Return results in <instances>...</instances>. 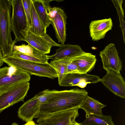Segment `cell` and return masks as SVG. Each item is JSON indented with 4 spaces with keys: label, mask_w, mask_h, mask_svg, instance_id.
I'll return each mask as SVG.
<instances>
[{
    "label": "cell",
    "mask_w": 125,
    "mask_h": 125,
    "mask_svg": "<svg viewBox=\"0 0 125 125\" xmlns=\"http://www.w3.org/2000/svg\"><path fill=\"white\" fill-rule=\"evenodd\" d=\"M113 26L110 18L92 21L90 24L89 30L92 40L97 41L104 39L107 32L112 30Z\"/></svg>",
    "instance_id": "4fadbf2b"
},
{
    "label": "cell",
    "mask_w": 125,
    "mask_h": 125,
    "mask_svg": "<svg viewBox=\"0 0 125 125\" xmlns=\"http://www.w3.org/2000/svg\"><path fill=\"white\" fill-rule=\"evenodd\" d=\"M99 55L104 69L106 71L111 70L116 73H120L122 63L114 44L111 43L108 44L100 52Z\"/></svg>",
    "instance_id": "9c48e42d"
},
{
    "label": "cell",
    "mask_w": 125,
    "mask_h": 125,
    "mask_svg": "<svg viewBox=\"0 0 125 125\" xmlns=\"http://www.w3.org/2000/svg\"><path fill=\"white\" fill-rule=\"evenodd\" d=\"M37 13L45 28L48 27L51 21L47 14L43 0H32Z\"/></svg>",
    "instance_id": "ffe728a7"
},
{
    "label": "cell",
    "mask_w": 125,
    "mask_h": 125,
    "mask_svg": "<svg viewBox=\"0 0 125 125\" xmlns=\"http://www.w3.org/2000/svg\"><path fill=\"white\" fill-rule=\"evenodd\" d=\"M56 51L54 54L48 55L49 59L55 60L63 58L71 59L79 56L85 52L79 46L70 44H62Z\"/></svg>",
    "instance_id": "9a60e30c"
},
{
    "label": "cell",
    "mask_w": 125,
    "mask_h": 125,
    "mask_svg": "<svg viewBox=\"0 0 125 125\" xmlns=\"http://www.w3.org/2000/svg\"><path fill=\"white\" fill-rule=\"evenodd\" d=\"M11 125H19L17 124L14 122L12 123V124Z\"/></svg>",
    "instance_id": "83f0119b"
},
{
    "label": "cell",
    "mask_w": 125,
    "mask_h": 125,
    "mask_svg": "<svg viewBox=\"0 0 125 125\" xmlns=\"http://www.w3.org/2000/svg\"><path fill=\"white\" fill-rule=\"evenodd\" d=\"M81 125H114L110 115H86V118Z\"/></svg>",
    "instance_id": "d6986e66"
},
{
    "label": "cell",
    "mask_w": 125,
    "mask_h": 125,
    "mask_svg": "<svg viewBox=\"0 0 125 125\" xmlns=\"http://www.w3.org/2000/svg\"><path fill=\"white\" fill-rule=\"evenodd\" d=\"M78 108L54 113L37 118L39 125H70L74 123L79 115Z\"/></svg>",
    "instance_id": "ba28073f"
},
{
    "label": "cell",
    "mask_w": 125,
    "mask_h": 125,
    "mask_svg": "<svg viewBox=\"0 0 125 125\" xmlns=\"http://www.w3.org/2000/svg\"><path fill=\"white\" fill-rule=\"evenodd\" d=\"M100 82L115 95L125 98V82L120 73L107 71L106 75L100 79Z\"/></svg>",
    "instance_id": "30bf717a"
},
{
    "label": "cell",
    "mask_w": 125,
    "mask_h": 125,
    "mask_svg": "<svg viewBox=\"0 0 125 125\" xmlns=\"http://www.w3.org/2000/svg\"><path fill=\"white\" fill-rule=\"evenodd\" d=\"M104 105L88 95L83 102L80 108L84 110L86 115H95L99 116L103 115L102 109L105 107Z\"/></svg>",
    "instance_id": "e0dca14e"
},
{
    "label": "cell",
    "mask_w": 125,
    "mask_h": 125,
    "mask_svg": "<svg viewBox=\"0 0 125 125\" xmlns=\"http://www.w3.org/2000/svg\"><path fill=\"white\" fill-rule=\"evenodd\" d=\"M85 90L75 88L57 91L47 102L40 104L39 112L34 118H38L59 112L80 107L88 95Z\"/></svg>",
    "instance_id": "6da1fadb"
},
{
    "label": "cell",
    "mask_w": 125,
    "mask_h": 125,
    "mask_svg": "<svg viewBox=\"0 0 125 125\" xmlns=\"http://www.w3.org/2000/svg\"><path fill=\"white\" fill-rule=\"evenodd\" d=\"M49 63L56 71L59 84L66 74V65L59 60H52Z\"/></svg>",
    "instance_id": "603a6c76"
},
{
    "label": "cell",
    "mask_w": 125,
    "mask_h": 125,
    "mask_svg": "<svg viewBox=\"0 0 125 125\" xmlns=\"http://www.w3.org/2000/svg\"><path fill=\"white\" fill-rule=\"evenodd\" d=\"M20 33L24 38V41L45 54L50 53L52 46L60 47L62 45L55 42L46 33L40 36L32 33L28 27Z\"/></svg>",
    "instance_id": "5b68a950"
},
{
    "label": "cell",
    "mask_w": 125,
    "mask_h": 125,
    "mask_svg": "<svg viewBox=\"0 0 125 125\" xmlns=\"http://www.w3.org/2000/svg\"><path fill=\"white\" fill-rule=\"evenodd\" d=\"M29 88L30 83L27 82L0 93V113L15 104L23 101Z\"/></svg>",
    "instance_id": "52a82bcc"
},
{
    "label": "cell",
    "mask_w": 125,
    "mask_h": 125,
    "mask_svg": "<svg viewBox=\"0 0 125 125\" xmlns=\"http://www.w3.org/2000/svg\"><path fill=\"white\" fill-rule=\"evenodd\" d=\"M73 125H81L79 123H78L76 122Z\"/></svg>",
    "instance_id": "4316f807"
},
{
    "label": "cell",
    "mask_w": 125,
    "mask_h": 125,
    "mask_svg": "<svg viewBox=\"0 0 125 125\" xmlns=\"http://www.w3.org/2000/svg\"><path fill=\"white\" fill-rule=\"evenodd\" d=\"M72 124L71 125H73V124Z\"/></svg>",
    "instance_id": "f546056e"
},
{
    "label": "cell",
    "mask_w": 125,
    "mask_h": 125,
    "mask_svg": "<svg viewBox=\"0 0 125 125\" xmlns=\"http://www.w3.org/2000/svg\"><path fill=\"white\" fill-rule=\"evenodd\" d=\"M13 50L26 55L39 57H44L47 55L29 44L26 45L22 44L20 45H15L13 47Z\"/></svg>",
    "instance_id": "44dd1931"
},
{
    "label": "cell",
    "mask_w": 125,
    "mask_h": 125,
    "mask_svg": "<svg viewBox=\"0 0 125 125\" xmlns=\"http://www.w3.org/2000/svg\"><path fill=\"white\" fill-rule=\"evenodd\" d=\"M40 104L38 93L20 107L18 111V117L26 123L32 121L39 112Z\"/></svg>",
    "instance_id": "7c38bea8"
},
{
    "label": "cell",
    "mask_w": 125,
    "mask_h": 125,
    "mask_svg": "<svg viewBox=\"0 0 125 125\" xmlns=\"http://www.w3.org/2000/svg\"><path fill=\"white\" fill-rule=\"evenodd\" d=\"M30 75L12 66L0 68V93L8 91L23 83L29 82Z\"/></svg>",
    "instance_id": "277c9868"
},
{
    "label": "cell",
    "mask_w": 125,
    "mask_h": 125,
    "mask_svg": "<svg viewBox=\"0 0 125 125\" xmlns=\"http://www.w3.org/2000/svg\"><path fill=\"white\" fill-rule=\"evenodd\" d=\"M2 50L0 47V67L3 64L4 62Z\"/></svg>",
    "instance_id": "d4e9b609"
},
{
    "label": "cell",
    "mask_w": 125,
    "mask_h": 125,
    "mask_svg": "<svg viewBox=\"0 0 125 125\" xmlns=\"http://www.w3.org/2000/svg\"><path fill=\"white\" fill-rule=\"evenodd\" d=\"M12 14L11 18L12 31L17 41H24L20 33L27 27L26 16L21 0H11Z\"/></svg>",
    "instance_id": "8992f818"
},
{
    "label": "cell",
    "mask_w": 125,
    "mask_h": 125,
    "mask_svg": "<svg viewBox=\"0 0 125 125\" xmlns=\"http://www.w3.org/2000/svg\"><path fill=\"white\" fill-rule=\"evenodd\" d=\"M67 16L63 10L59 7L54 17L51 19L56 36L59 43L64 44L66 39V20Z\"/></svg>",
    "instance_id": "5bb4252c"
},
{
    "label": "cell",
    "mask_w": 125,
    "mask_h": 125,
    "mask_svg": "<svg viewBox=\"0 0 125 125\" xmlns=\"http://www.w3.org/2000/svg\"><path fill=\"white\" fill-rule=\"evenodd\" d=\"M35 125H39V124H35Z\"/></svg>",
    "instance_id": "f1b7e54d"
},
{
    "label": "cell",
    "mask_w": 125,
    "mask_h": 125,
    "mask_svg": "<svg viewBox=\"0 0 125 125\" xmlns=\"http://www.w3.org/2000/svg\"><path fill=\"white\" fill-rule=\"evenodd\" d=\"M11 0H0V47L4 58L12 54L17 42L11 36Z\"/></svg>",
    "instance_id": "7a4b0ae2"
},
{
    "label": "cell",
    "mask_w": 125,
    "mask_h": 125,
    "mask_svg": "<svg viewBox=\"0 0 125 125\" xmlns=\"http://www.w3.org/2000/svg\"><path fill=\"white\" fill-rule=\"evenodd\" d=\"M31 0H21L26 17L27 27L29 28L31 26Z\"/></svg>",
    "instance_id": "cb8c5ba5"
},
{
    "label": "cell",
    "mask_w": 125,
    "mask_h": 125,
    "mask_svg": "<svg viewBox=\"0 0 125 125\" xmlns=\"http://www.w3.org/2000/svg\"><path fill=\"white\" fill-rule=\"evenodd\" d=\"M35 124L33 121H32L27 122L26 124L23 125H35Z\"/></svg>",
    "instance_id": "484cf974"
},
{
    "label": "cell",
    "mask_w": 125,
    "mask_h": 125,
    "mask_svg": "<svg viewBox=\"0 0 125 125\" xmlns=\"http://www.w3.org/2000/svg\"><path fill=\"white\" fill-rule=\"evenodd\" d=\"M31 26L30 31L36 35L42 36L46 33V29L42 23L36 11L32 0H31Z\"/></svg>",
    "instance_id": "ac0fdd59"
},
{
    "label": "cell",
    "mask_w": 125,
    "mask_h": 125,
    "mask_svg": "<svg viewBox=\"0 0 125 125\" xmlns=\"http://www.w3.org/2000/svg\"><path fill=\"white\" fill-rule=\"evenodd\" d=\"M70 60L76 63L78 73H87L91 70L94 67L97 60L95 55L90 53L85 52Z\"/></svg>",
    "instance_id": "2e32d148"
},
{
    "label": "cell",
    "mask_w": 125,
    "mask_h": 125,
    "mask_svg": "<svg viewBox=\"0 0 125 125\" xmlns=\"http://www.w3.org/2000/svg\"><path fill=\"white\" fill-rule=\"evenodd\" d=\"M100 79L98 76L87 73H68L65 74L59 84L63 86H77L83 88L87 84L99 82Z\"/></svg>",
    "instance_id": "8fae6325"
},
{
    "label": "cell",
    "mask_w": 125,
    "mask_h": 125,
    "mask_svg": "<svg viewBox=\"0 0 125 125\" xmlns=\"http://www.w3.org/2000/svg\"><path fill=\"white\" fill-rule=\"evenodd\" d=\"M3 60L9 66L14 67L30 75L47 77L52 79L57 77L55 70L49 63H37L10 56L4 58Z\"/></svg>",
    "instance_id": "3957f363"
},
{
    "label": "cell",
    "mask_w": 125,
    "mask_h": 125,
    "mask_svg": "<svg viewBox=\"0 0 125 125\" xmlns=\"http://www.w3.org/2000/svg\"><path fill=\"white\" fill-rule=\"evenodd\" d=\"M48 55L43 57H39L25 54L18 51H13L10 56L24 60L37 63L48 64Z\"/></svg>",
    "instance_id": "7402d4cb"
}]
</instances>
